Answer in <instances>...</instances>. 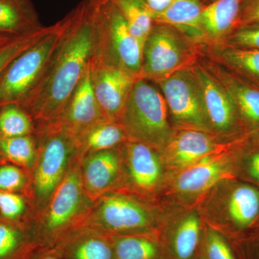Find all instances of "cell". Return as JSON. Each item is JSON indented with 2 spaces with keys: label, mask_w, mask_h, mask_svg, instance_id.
Masks as SVG:
<instances>
[{
  "label": "cell",
  "mask_w": 259,
  "mask_h": 259,
  "mask_svg": "<svg viewBox=\"0 0 259 259\" xmlns=\"http://www.w3.org/2000/svg\"><path fill=\"white\" fill-rule=\"evenodd\" d=\"M25 207L23 199L18 194L0 191V212L5 218L15 219L20 217Z\"/></svg>",
  "instance_id": "cell-36"
},
{
  "label": "cell",
  "mask_w": 259,
  "mask_h": 259,
  "mask_svg": "<svg viewBox=\"0 0 259 259\" xmlns=\"http://www.w3.org/2000/svg\"><path fill=\"white\" fill-rule=\"evenodd\" d=\"M212 133L199 130L175 131L163 149V159L169 168L180 171L203 158L231 147L240 139L220 144Z\"/></svg>",
  "instance_id": "cell-13"
},
{
  "label": "cell",
  "mask_w": 259,
  "mask_h": 259,
  "mask_svg": "<svg viewBox=\"0 0 259 259\" xmlns=\"http://www.w3.org/2000/svg\"><path fill=\"white\" fill-rule=\"evenodd\" d=\"M198 48L176 29L153 23L143 46L142 66L139 79L156 82L197 61Z\"/></svg>",
  "instance_id": "cell-5"
},
{
  "label": "cell",
  "mask_w": 259,
  "mask_h": 259,
  "mask_svg": "<svg viewBox=\"0 0 259 259\" xmlns=\"http://www.w3.org/2000/svg\"><path fill=\"white\" fill-rule=\"evenodd\" d=\"M200 231V221L197 214H187L180 221L170 236L172 259H193L198 248Z\"/></svg>",
  "instance_id": "cell-26"
},
{
  "label": "cell",
  "mask_w": 259,
  "mask_h": 259,
  "mask_svg": "<svg viewBox=\"0 0 259 259\" xmlns=\"http://www.w3.org/2000/svg\"><path fill=\"white\" fill-rule=\"evenodd\" d=\"M94 93L105 120L120 123L126 102L137 77L92 58Z\"/></svg>",
  "instance_id": "cell-11"
},
{
  "label": "cell",
  "mask_w": 259,
  "mask_h": 259,
  "mask_svg": "<svg viewBox=\"0 0 259 259\" xmlns=\"http://www.w3.org/2000/svg\"><path fill=\"white\" fill-rule=\"evenodd\" d=\"M55 245L62 259H115L111 235L100 230L70 233Z\"/></svg>",
  "instance_id": "cell-19"
},
{
  "label": "cell",
  "mask_w": 259,
  "mask_h": 259,
  "mask_svg": "<svg viewBox=\"0 0 259 259\" xmlns=\"http://www.w3.org/2000/svg\"><path fill=\"white\" fill-rule=\"evenodd\" d=\"M201 1L202 2V3H203L204 5H206L209 4V3H211L213 0H201Z\"/></svg>",
  "instance_id": "cell-43"
},
{
  "label": "cell",
  "mask_w": 259,
  "mask_h": 259,
  "mask_svg": "<svg viewBox=\"0 0 259 259\" xmlns=\"http://www.w3.org/2000/svg\"><path fill=\"white\" fill-rule=\"evenodd\" d=\"M93 59L127 71L139 79L142 46L111 0H93Z\"/></svg>",
  "instance_id": "cell-2"
},
{
  "label": "cell",
  "mask_w": 259,
  "mask_h": 259,
  "mask_svg": "<svg viewBox=\"0 0 259 259\" xmlns=\"http://www.w3.org/2000/svg\"><path fill=\"white\" fill-rule=\"evenodd\" d=\"M39 247L36 236L0 223V259H29Z\"/></svg>",
  "instance_id": "cell-27"
},
{
  "label": "cell",
  "mask_w": 259,
  "mask_h": 259,
  "mask_svg": "<svg viewBox=\"0 0 259 259\" xmlns=\"http://www.w3.org/2000/svg\"><path fill=\"white\" fill-rule=\"evenodd\" d=\"M105 120L94 93L91 61L82 79L57 121L76 141L101 121Z\"/></svg>",
  "instance_id": "cell-14"
},
{
  "label": "cell",
  "mask_w": 259,
  "mask_h": 259,
  "mask_svg": "<svg viewBox=\"0 0 259 259\" xmlns=\"http://www.w3.org/2000/svg\"><path fill=\"white\" fill-rule=\"evenodd\" d=\"M201 255L204 259H237L226 238L212 229H207L204 233L203 253Z\"/></svg>",
  "instance_id": "cell-33"
},
{
  "label": "cell",
  "mask_w": 259,
  "mask_h": 259,
  "mask_svg": "<svg viewBox=\"0 0 259 259\" xmlns=\"http://www.w3.org/2000/svg\"><path fill=\"white\" fill-rule=\"evenodd\" d=\"M244 0H213L204 5L202 22L208 46L222 44L237 28Z\"/></svg>",
  "instance_id": "cell-21"
},
{
  "label": "cell",
  "mask_w": 259,
  "mask_h": 259,
  "mask_svg": "<svg viewBox=\"0 0 259 259\" xmlns=\"http://www.w3.org/2000/svg\"><path fill=\"white\" fill-rule=\"evenodd\" d=\"M120 158L113 149L89 153L83 163L82 183L91 197L108 190L118 176Z\"/></svg>",
  "instance_id": "cell-20"
},
{
  "label": "cell",
  "mask_w": 259,
  "mask_h": 259,
  "mask_svg": "<svg viewBox=\"0 0 259 259\" xmlns=\"http://www.w3.org/2000/svg\"><path fill=\"white\" fill-rule=\"evenodd\" d=\"M44 27L31 0H0V33L18 37Z\"/></svg>",
  "instance_id": "cell-22"
},
{
  "label": "cell",
  "mask_w": 259,
  "mask_h": 259,
  "mask_svg": "<svg viewBox=\"0 0 259 259\" xmlns=\"http://www.w3.org/2000/svg\"><path fill=\"white\" fill-rule=\"evenodd\" d=\"M201 0H175L168 8L151 14L153 23L169 25L197 47L208 46L202 22Z\"/></svg>",
  "instance_id": "cell-16"
},
{
  "label": "cell",
  "mask_w": 259,
  "mask_h": 259,
  "mask_svg": "<svg viewBox=\"0 0 259 259\" xmlns=\"http://www.w3.org/2000/svg\"><path fill=\"white\" fill-rule=\"evenodd\" d=\"M214 60L259 88V50L228 46H210Z\"/></svg>",
  "instance_id": "cell-23"
},
{
  "label": "cell",
  "mask_w": 259,
  "mask_h": 259,
  "mask_svg": "<svg viewBox=\"0 0 259 259\" xmlns=\"http://www.w3.org/2000/svg\"><path fill=\"white\" fill-rule=\"evenodd\" d=\"M191 69L200 85L213 134L227 141L252 134L242 120L231 95L203 61L197 59Z\"/></svg>",
  "instance_id": "cell-7"
},
{
  "label": "cell",
  "mask_w": 259,
  "mask_h": 259,
  "mask_svg": "<svg viewBox=\"0 0 259 259\" xmlns=\"http://www.w3.org/2000/svg\"><path fill=\"white\" fill-rule=\"evenodd\" d=\"M246 138H242L231 147L214 153L179 171L175 182L177 192L186 195H194L209 190L220 182L237 179L234 168L235 153Z\"/></svg>",
  "instance_id": "cell-12"
},
{
  "label": "cell",
  "mask_w": 259,
  "mask_h": 259,
  "mask_svg": "<svg viewBox=\"0 0 259 259\" xmlns=\"http://www.w3.org/2000/svg\"><path fill=\"white\" fill-rule=\"evenodd\" d=\"M250 24H259V0H244L242 5L237 28Z\"/></svg>",
  "instance_id": "cell-38"
},
{
  "label": "cell",
  "mask_w": 259,
  "mask_h": 259,
  "mask_svg": "<svg viewBox=\"0 0 259 259\" xmlns=\"http://www.w3.org/2000/svg\"><path fill=\"white\" fill-rule=\"evenodd\" d=\"M166 100L158 85L138 79L126 102L120 123L130 141L163 150L175 131L168 120Z\"/></svg>",
  "instance_id": "cell-3"
},
{
  "label": "cell",
  "mask_w": 259,
  "mask_h": 259,
  "mask_svg": "<svg viewBox=\"0 0 259 259\" xmlns=\"http://www.w3.org/2000/svg\"><path fill=\"white\" fill-rule=\"evenodd\" d=\"M204 64L231 95L242 120L252 134L259 133V88L209 58Z\"/></svg>",
  "instance_id": "cell-15"
},
{
  "label": "cell",
  "mask_w": 259,
  "mask_h": 259,
  "mask_svg": "<svg viewBox=\"0 0 259 259\" xmlns=\"http://www.w3.org/2000/svg\"><path fill=\"white\" fill-rule=\"evenodd\" d=\"M154 83L164 97L168 113L177 130L212 133L202 90L191 66Z\"/></svg>",
  "instance_id": "cell-6"
},
{
  "label": "cell",
  "mask_w": 259,
  "mask_h": 259,
  "mask_svg": "<svg viewBox=\"0 0 259 259\" xmlns=\"http://www.w3.org/2000/svg\"><path fill=\"white\" fill-rule=\"evenodd\" d=\"M235 175L259 188V133L253 134L235 153Z\"/></svg>",
  "instance_id": "cell-29"
},
{
  "label": "cell",
  "mask_w": 259,
  "mask_h": 259,
  "mask_svg": "<svg viewBox=\"0 0 259 259\" xmlns=\"http://www.w3.org/2000/svg\"><path fill=\"white\" fill-rule=\"evenodd\" d=\"M175 0H146L151 13H159L166 9Z\"/></svg>",
  "instance_id": "cell-40"
},
{
  "label": "cell",
  "mask_w": 259,
  "mask_h": 259,
  "mask_svg": "<svg viewBox=\"0 0 259 259\" xmlns=\"http://www.w3.org/2000/svg\"><path fill=\"white\" fill-rule=\"evenodd\" d=\"M68 15L13 61L0 77V107L22 105L38 86L67 26Z\"/></svg>",
  "instance_id": "cell-4"
},
{
  "label": "cell",
  "mask_w": 259,
  "mask_h": 259,
  "mask_svg": "<svg viewBox=\"0 0 259 259\" xmlns=\"http://www.w3.org/2000/svg\"><path fill=\"white\" fill-rule=\"evenodd\" d=\"M42 231L37 236L42 247L54 246L68 235L67 228L82 201L83 183L76 169L68 172L56 187Z\"/></svg>",
  "instance_id": "cell-9"
},
{
  "label": "cell",
  "mask_w": 259,
  "mask_h": 259,
  "mask_svg": "<svg viewBox=\"0 0 259 259\" xmlns=\"http://www.w3.org/2000/svg\"><path fill=\"white\" fill-rule=\"evenodd\" d=\"M238 236L237 259H259V231L248 230Z\"/></svg>",
  "instance_id": "cell-35"
},
{
  "label": "cell",
  "mask_w": 259,
  "mask_h": 259,
  "mask_svg": "<svg viewBox=\"0 0 259 259\" xmlns=\"http://www.w3.org/2000/svg\"><path fill=\"white\" fill-rule=\"evenodd\" d=\"M40 156L35 176L37 197L47 199L60 183L77 141L57 122L40 124Z\"/></svg>",
  "instance_id": "cell-8"
},
{
  "label": "cell",
  "mask_w": 259,
  "mask_h": 259,
  "mask_svg": "<svg viewBox=\"0 0 259 259\" xmlns=\"http://www.w3.org/2000/svg\"><path fill=\"white\" fill-rule=\"evenodd\" d=\"M68 17L67 26L47 72L21 105L40 124L61 117L93 58V0H82Z\"/></svg>",
  "instance_id": "cell-1"
},
{
  "label": "cell",
  "mask_w": 259,
  "mask_h": 259,
  "mask_svg": "<svg viewBox=\"0 0 259 259\" xmlns=\"http://www.w3.org/2000/svg\"><path fill=\"white\" fill-rule=\"evenodd\" d=\"M221 44L228 47L259 50V24L238 27L231 32Z\"/></svg>",
  "instance_id": "cell-34"
},
{
  "label": "cell",
  "mask_w": 259,
  "mask_h": 259,
  "mask_svg": "<svg viewBox=\"0 0 259 259\" xmlns=\"http://www.w3.org/2000/svg\"><path fill=\"white\" fill-rule=\"evenodd\" d=\"M128 23L131 32L141 45L153 25L151 12L146 0H111Z\"/></svg>",
  "instance_id": "cell-28"
},
{
  "label": "cell",
  "mask_w": 259,
  "mask_h": 259,
  "mask_svg": "<svg viewBox=\"0 0 259 259\" xmlns=\"http://www.w3.org/2000/svg\"><path fill=\"white\" fill-rule=\"evenodd\" d=\"M33 120L21 105L0 107V137L30 136L33 131Z\"/></svg>",
  "instance_id": "cell-30"
},
{
  "label": "cell",
  "mask_w": 259,
  "mask_h": 259,
  "mask_svg": "<svg viewBox=\"0 0 259 259\" xmlns=\"http://www.w3.org/2000/svg\"><path fill=\"white\" fill-rule=\"evenodd\" d=\"M225 212L230 228L238 237L248 231L259 214V188L236 179L230 180Z\"/></svg>",
  "instance_id": "cell-17"
},
{
  "label": "cell",
  "mask_w": 259,
  "mask_h": 259,
  "mask_svg": "<svg viewBox=\"0 0 259 259\" xmlns=\"http://www.w3.org/2000/svg\"><path fill=\"white\" fill-rule=\"evenodd\" d=\"M196 259H204V258H202V255H199V256L197 257V258Z\"/></svg>",
  "instance_id": "cell-44"
},
{
  "label": "cell",
  "mask_w": 259,
  "mask_h": 259,
  "mask_svg": "<svg viewBox=\"0 0 259 259\" xmlns=\"http://www.w3.org/2000/svg\"><path fill=\"white\" fill-rule=\"evenodd\" d=\"M249 230L259 231V214L256 220H255L254 223H253V226H251V228H250Z\"/></svg>",
  "instance_id": "cell-42"
},
{
  "label": "cell",
  "mask_w": 259,
  "mask_h": 259,
  "mask_svg": "<svg viewBox=\"0 0 259 259\" xmlns=\"http://www.w3.org/2000/svg\"><path fill=\"white\" fill-rule=\"evenodd\" d=\"M111 236L115 259H161V245L149 233Z\"/></svg>",
  "instance_id": "cell-24"
},
{
  "label": "cell",
  "mask_w": 259,
  "mask_h": 259,
  "mask_svg": "<svg viewBox=\"0 0 259 259\" xmlns=\"http://www.w3.org/2000/svg\"><path fill=\"white\" fill-rule=\"evenodd\" d=\"M156 148L138 141L125 143L127 171L133 185L140 190L156 189L162 179L161 159Z\"/></svg>",
  "instance_id": "cell-18"
},
{
  "label": "cell",
  "mask_w": 259,
  "mask_h": 259,
  "mask_svg": "<svg viewBox=\"0 0 259 259\" xmlns=\"http://www.w3.org/2000/svg\"><path fill=\"white\" fill-rule=\"evenodd\" d=\"M0 151L10 161L22 166H30L36 155L35 143L31 136L0 137Z\"/></svg>",
  "instance_id": "cell-31"
},
{
  "label": "cell",
  "mask_w": 259,
  "mask_h": 259,
  "mask_svg": "<svg viewBox=\"0 0 259 259\" xmlns=\"http://www.w3.org/2000/svg\"><path fill=\"white\" fill-rule=\"evenodd\" d=\"M25 183V176L20 168L6 165L0 167V191L14 192L20 190Z\"/></svg>",
  "instance_id": "cell-37"
},
{
  "label": "cell",
  "mask_w": 259,
  "mask_h": 259,
  "mask_svg": "<svg viewBox=\"0 0 259 259\" xmlns=\"http://www.w3.org/2000/svg\"><path fill=\"white\" fill-rule=\"evenodd\" d=\"M128 141L123 127L119 122L103 120L88 131L77 141L79 149L89 153L113 149Z\"/></svg>",
  "instance_id": "cell-25"
},
{
  "label": "cell",
  "mask_w": 259,
  "mask_h": 259,
  "mask_svg": "<svg viewBox=\"0 0 259 259\" xmlns=\"http://www.w3.org/2000/svg\"><path fill=\"white\" fill-rule=\"evenodd\" d=\"M19 37V36H18ZM14 36H10V35H4V34L0 33V47L5 45V44H8L12 40L15 38Z\"/></svg>",
  "instance_id": "cell-41"
},
{
  "label": "cell",
  "mask_w": 259,
  "mask_h": 259,
  "mask_svg": "<svg viewBox=\"0 0 259 259\" xmlns=\"http://www.w3.org/2000/svg\"><path fill=\"white\" fill-rule=\"evenodd\" d=\"M29 259H62L59 248L51 247H39Z\"/></svg>",
  "instance_id": "cell-39"
},
{
  "label": "cell",
  "mask_w": 259,
  "mask_h": 259,
  "mask_svg": "<svg viewBox=\"0 0 259 259\" xmlns=\"http://www.w3.org/2000/svg\"><path fill=\"white\" fill-rule=\"evenodd\" d=\"M95 229L111 235L146 233L152 226L151 214L134 199L110 194L100 201L93 221Z\"/></svg>",
  "instance_id": "cell-10"
},
{
  "label": "cell",
  "mask_w": 259,
  "mask_h": 259,
  "mask_svg": "<svg viewBox=\"0 0 259 259\" xmlns=\"http://www.w3.org/2000/svg\"><path fill=\"white\" fill-rule=\"evenodd\" d=\"M51 26L44 27L37 31L15 37L0 47V77L15 59L36 44L50 30Z\"/></svg>",
  "instance_id": "cell-32"
}]
</instances>
